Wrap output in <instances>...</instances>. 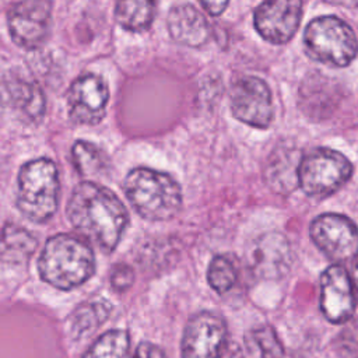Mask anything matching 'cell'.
I'll use <instances>...</instances> for the list:
<instances>
[{
  "label": "cell",
  "mask_w": 358,
  "mask_h": 358,
  "mask_svg": "<svg viewBox=\"0 0 358 358\" xmlns=\"http://www.w3.org/2000/svg\"><path fill=\"white\" fill-rule=\"evenodd\" d=\"M210 15H220L228 6L229 0H199Z\"/></svg>",
  "instance_id": "27"
},
{
  "label": "cell",
  "mask_w": 358,
  "mask_h": 358,
  "mask_svg": "<svg viewBox=\"0 0 358 358\" xmlns=\"http://www.w3.org/2000/svg\"><path fill=\"white\" fill-rule=\"evenodd\" d=\"M301 155L292 148H278L267 159L264 179L267 186L280 194H288L299 185Z\"/></svg>",
  "instance_id": "17"
},
{
  "label": "cell",
  "mask_w": 358,
  "mask_h": 358,
  "mask_svg": "<svg viewBox=\"0 0 358 358\" xmlns=\"http://www.w3.org/2000/svg\"><path fill=\"white\" fill-rule=\"evenodd\" d=\"M306 55L330 67H345L358 55V39L352 28L338 17L312 20L303 32Z\"/></svg>",
  "instance_id": "5"
},
{
  "label": "cell",
  "mask_w": 358,
  "mask_h": 358,
  "mask_svg": "<svg viewBox=\"0 0 358 358\" xmlns=\"http://www.w3.org/2000/svg\"><path fill=\"white\" fill-rule=\"evenodd\" d=\"M38 271L42 280L55 288H76L94 274V252L81 238L57 234L46 241L38 260Z\"/></svg>",
  "instance_id": "2"
},
{
  "label": "cell",
  "mask_w": 358,
  "mask_h": 358,
  "mask_svg": "<svg viewBox=\"0 0 358 358\" xmlns=\"http://www.w3.org/2000/svg\"><path fill=\"white\" fill-rule=\"evenodd\" d=\"M36 246V238L24 227L7 222L0 231V262L3 263H27Z\"/></svg>",
  "instance_id": "18"
},
{
  "label": "cell",
  "mask_w": 358,
  "mask_h": 358,
  "mask_svg": "<svg viewBox=\"0 0 358 358\" xmlns=\"http://www.w3.org/2000/svg\"><path fill=\"white\" fill-rule=\"evenodd\" d=\"M351 281H352V287L355 291V296L358 299V253L357 256L352 259V267H351Z\"/></svg>",
  "instance_id": "29"
},
{
  "label": "cell",
  "mask_w": 358,
  "mask_h": 358,
  "mask_svg": "<svg viewBox=\"0 0 358 358\" xmlns=\"http://www.w3.org/2000/svg\"><path fill=\"white\" fill-rule=\"evenodd\" d=\"M123 190L136 213L150 221L171 220L182 207L180 186L166 172L134 168L126 175Z\"/></svg>",
  "instance_id": "3"
},
{
  "label": "cell",
  "mask_w": 358,
  "mask_h": 358,
  "mask_svg": "<svg viewBox=\"0 0 358 358\" xmlns=\"http://www.w3.org/2000/svg\"><path fill=\"white\" fill-rule=\"evenodd\" d=\"M231 110L234 116L256 129H267L274 109L267 84L256 76H243L231 90Z\"/></svg>",
  "instance_id": "10"
},
{
  "label": "cell",
  "mask_w": 358,
  "mask_h": 358,
  "mask_svg": "<svg viewBox=\"0 0 358 358\" xmlns=\"http://www.w3.org/2000/svg\"><path fill=\"white\" fill-rule=\"evenodd\" d=\"M133 358H166V357H165V352L158 345L144 341L137 347Z\"/></svg>",
  "instance_id": "26"
},
{
  "label": "cell",
  "mask_w": 358,
  "mask_h": 358,
  "mask_svg": "<svg viewBox=\"0 0 358 358\" xmlns=\"http://www.w3.org/2000/svg\"><path fill=\"white\" fill-rule=\"evenodd\" d=\"M252 337L260 352V358H285L282 343L270 324H263L255 329Z\"/></svg>",
  "instance_id": "24"
},
{
  "label": "cell",
  "mask_w": 358,
  "mask_h": 358,
  "mask_svg": "<svg viewBox=\"0 0 358 358\" xmlns=\"http://www.w3.org/2000/svg\"><path fill=\"white\" fill-rule=\"evenodd\" d=\"M110 303L101 296L80 303L71 315V333L78 337L101 326L110 313Z\"/></svg>",
  "instance_id": "20"
},
{
  "label": "cell",
  "mask_w": 358,
  "mask_h": 358,
  "mask_svg": "<svg viewBox=\"0 0 358 358\" xmlns=\"http://www.w3.org/2000/svg\"><path fill=\"white\" fill-rule=\"evenodd\" d=\"M59 192V172L52 159H32L20 168L15 204L32 222H46L53 217L57 210Z\"/></svg>",
  "instance_id": "4"
},
{
  "label": "cell",
  "mask_w": 358,
  "mask_h": 358,
  "mask_svg": "<svg viewBox=\"0 0 358 358\" xmlns=\"http://www.w3.org/2000/svg\"><path fill=\"white\" fill-rule=\"evenodd\" d=\"M248 262L256 277L280 280L291 268V245L282 234L266 232L252 243L248 253Z\"/></svg>",
  "instance_id": "14"
},
{
  "label": "cell",
  "mask_w": 358,
  "mask_h": 358,
  "mask_svg": "<svg viewBox=\"0 0 358 358\" xmlns=\"http://www.w3.org/2000/svg\"><path fill=\"white\" fill-rule=\"evenodd\" d=\"M336 4L344 6V7H357L358 6V0H331Z\"/></svg>",
  "instance_id": "30"
},
{
  "label": "cell",
  "mask_w": 358,
  "mask_h": 358,
  "mask_svg": "<svg viewBox=\"0 0 358 358\" xmlns=\"http://www.w3.org/2000/svg\"><path fill=\"white\" fill-rule=\"evenodd\" d=\"M158 0H116L115 20L126 31H147L155 17Z\"/></svg>",
  "instance_id": "19"
},
{
  "label": "cell",
  "mask_w": 358,
  "mask_h": 358,
  "mask_svg": "<svg viewBox=\"0 0 358 358\" xmlns=\"http://www.w3.org/2000/svg\"><path fill=\"white\" fill-rule=\"evenodd\" d=\"M227 324L214 312H200L192 316L180 341L182 358H220L227 345Z\"/></svg>",
  "instance_id": "9"
},
{
  "label": "cell",
  "mask_w": 358,
  "mask_h": 358,
  "mask_svg": "<svg viewBox=\"0 0 358 358\" xmlns=\"http://www.w3.org/2000/svg\"><path fill=\"white\" fill-rule=\"evenodd\" d=\"M220 358H245V357H243V352H242V350L239 348L238 344L229 343V344L225 345Z\"/></svg>",
  "instance_id": "28"
},
{
  "label": "cell",
  "mask_w": 358,
  "mask_h": 358,
  "mask_svg": "<svg viewBox=\"0 0 358 358\" xmlns=\"http://www.w3.org/2000/svg\"><path fill=\"white\" fill-rule=\"evenodd\" d=\"M236 278H238V273L232 259L224 255H218L213 257L207 268V281L215 292L218 294L228 292L235 285Z\"/></svg>",
  "instance_id": "23"
},
{
  "label": "cell",
  "mask_w": 358,
  "mask_h": 358,
  "mask_svg": "<svg viewBox=\"0 0 358 358\" xmlns=\"http://www.w3.org/2000/svg\"><path fill=\"white\" fill-rule=\"evenodd\" d=\"M0 109L24 123H38L45 113V96L38 84L11 74L0 80Z\"/></svg>",
  "instance_id": "15"
},
{
  "label": "cell",
  "mask_w": 358,
  "mask_h": 358,
  "mask_svg": "<svg viewBox=\"0 0 358 358\" xmlns=\"http://www.w3.org/2000/svg\"><path fill=\"white\" fill-rule=\"evenodd\" d=\"M302 0H263L255 10V28L270 43H287L299 28Z\"/></svg>",
  "instance_id": "12"
},
{
  "label": "cell",
  "mask_w": 358,
  "mask_h": 358,
  "mask_svg": "<svg viewBox=\"0 0 358 358\" xmlns=\"http://www.w3.org/2000/svg\"><path fill=\"white\" fill-rule=\"evenodd\" d=\"M134 281V271L127 264H116L110 273V285L115 291L123 292L131 287Z\"/></svg>",
  "instance_id": "25"
},
{
  "label": "cell",
  "mask_w": 358,
  "mask_h": 358,
  "mask_svg": "<svg viewBox=\"0 0 358 358\" xmlns=\"http://www.w3.org/2000/svg\"><path fill=\"white\" fill-rule=\"evenodd\" d=\"M130 338L127 331L113 329L99 336L83 358H126Z\"/></svg>",
  "instance_id": "22"
},
{
  "label": "cell",
  "mask_w": 358,
  "mask_h": 358,
  "mask_svg": "<svg viewBox=\"0 0 358 358\" xmlns=\"http://www.w3.org/2000/svg\"><path fill=\"white\" fill-rule=\"evenodd\" d=\"M352 281L343 264L329 266L320 277V309L334 324L347 323L357 305Z\"/></svg>",
  "instance_id": "13"
},
{
  "label": "cell",
  "mask_w": 358,
  "mask_h": 358,
  "mask_svg": "<svg viewBox=\"0 0 358 358\" xmlns=\"http://www.w3.org/2000/svg\"><path fill=\"white\" fill-rule=\"evenodd\" d=\"M171 38L190 48L203 46L210 36V25L206 17L192 4H180L171 8L166 18Z\"/></svg>",
  "instance_id": "16"
},
{
  "label": "cell",
  "mask_w": 358,
  "mask_h": 358,
  "mask_svg": "<svg viewBox=\"0 0 358 358\" xmlns=\"http://www.w3.org/2000/svg\"><path fill=\"white\" fill-rule=\"evenodd\" d=\"M309 235L317 249L334 264L350 262L358 253V228L343 214L317 215L310 224Z\"/></svg>",
  "instance_id": "7"
},
{
  "label": "cell",
  "mask_w": 358,
  "mask_h": 358,
  "mask_svg": "<svg viewBox=\"0 0 358 358\" xmlns=\"http://www.w3.org/2000/svg\"><path fill=\"white\" fill-rule=\"evenodd\" d=\"M66 214L81 236L106 253L117 246L129 222L127 210L119 197L108 187L90 180L73 189Z\"/></svg>",
  "instance_id": "1"
},
{
  "label": "cell",
  "mask_w": 358,
  "mask_h": 358,
  "mask_svg": "<svg viewBox=\"0 0 358 358\" xmlns=\"http://www.w3.org/2000/svg\"><path fill=\"white\" fill-rule=\"evenodd\" d=\"M109 101V90L102 77L94 73L78 76L67 94L69 117L77 124H96L105 113Z\"/></svg>",
  "instance_id": "11"
},
{
  "label": "cell",
  "mask_w": 358,
  "mask_h": 358,
  "mask_svg": "<svg viewBox=\"0 0 358 358\" xmlns=\"http://www.w3.org/2000/svg\"><path fill=\"white\" fill-rule=\"evenodd\" d=\"M352 164L340 151L319 147L302 157L298 171L299 186L310 197H327L348 182Z\"/></svg>",
  "instance_id": "6"
},
{
  "label": "cell",
  "mask_w": 358,
  "mask_h": 358,
  "mask_svg": "<svg viewBox=\"0 0 358 358\" xmlns=\"http://www.w3.org/2000/svg\"><path fill=\"white\" fill-rule=\"evenodd\" d=\"M52 0H20L7 15L13 42L27 50L38 49L50 32Z\"/></svg>",
  "instance_id": "8"
},
{
  "label": "cell",
  "mask_w": 358,
  "mask_h": 358,
  "mask_svg": "<svg viewBox=\"0 0 358 358\" xmlns=\"http://www.w3.org/2000/svg\"><path fill=\"white\" fill-rule=\"evenodd\" d=\"M71 159L81 176H101L109 165L106 154L96 144L85 140H77L73 144Z\"/></svg>",
  "instance_id": "21"
}]
</instances>
